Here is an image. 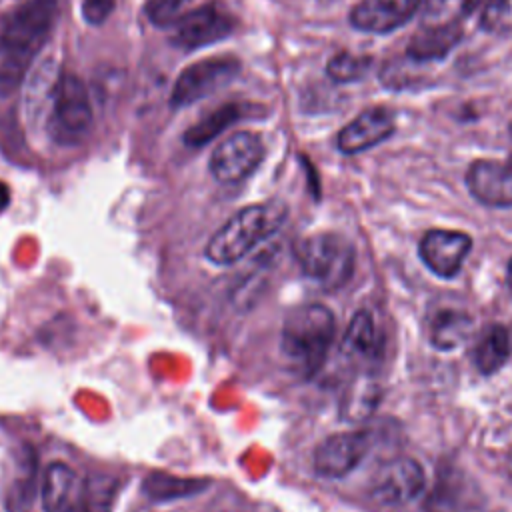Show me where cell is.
<instances>
[{
  "label": "cell",
  "instance_id": "7c38bea8",
  "mask_svg": "<svg viewBox=\"0 0 512 512\" xmlns=\"http://www.w3.org/2000/svg\"><path fill=\"white\" fill-rule=\"evenodd\" d=\"M472 248V238L460 230H428L418 246V254L424 266L440 276L452 278L462 270V262L466 260Z\"/></svg>",
  "mask_w": 512,
  "mask_h": 512
},
{
  "label": "cell",
  "instance_id": "9c48e42d",
  "mask_svg": "<svg viewBox=\"0 0 512 512\" xmlns=\"http://www.w3.org/2000/svg\"><path fill=\"white\" fill-rule=\"evenodd\" d=\"M234 30V20L216 4H206L184 12L172 24L170 42L182 50H196L228 38Z\"/></svg>",
  "mask_w": 512,
  "mask_h": 512
},
{
  "label": "cell",
  "instance_id": "cb8c5ba5",
  "mask_svg": "<svg viewBox=\"0 0 512 512\" xmlns=\"http://www.w3.org/2000/svg\"><path fill=\"white\" fill-rule=\"evenodd\" d=\"M486 0H426L422 26H446L460 24L476 8H482Z\"/></svg>",
  "mask_w": 512,
  "mask_h": 512
},
{
  "label": "cell",
  "instance_id": "44dd1931",
  "mask_svg": "<svg viewBox=\"0 0 512 512\" xmlns=\"http://www.w3.org/2000/svg\"><path fill=\"white\" fill-rule=\"evenodd\" d=\"M474 330V320L460 310H442L430 324V342L438 350H454L464 344Z\"/></svg>",
  "mask_w": 512,
  "mask_h": 512
},
{
  "label": "cell",
  "instance_id": "7a4b0ae2",
  "mask_svg": "<svg viewBox=\"0 0 512 512\" xmlns=\"http://www.w3.org/2000/svg\"><path fill=\"white\" fill-rule=\"evenodd\" d=\"M334 314L324 304L294 308L282 324L280 348L304 376H312L324 364L334 340Z\"/></svg>",
  "mask_w": 512,
  "mask_h": 512
},
{
  "label": "cell",
  "instance_id": "83f0119b",
  "mask_svg": "<svg viewBox=\"0 0 512 512\" xmlns=\"http://www.w3.org/2000/svg\"><path fill=\"white\" fill-rule=\"evenodd\" d=\"M116 0H82V16L88 24H102L114 10Z\"/></svg>",
  "mask_w": 512,
  "mask_h": 512
},
{
  "label": "cell",
  "instance_id": "6da1fadb",
  "mask_svg": "<svg viewBox=\"0 0 512 512\" xmlns=\"http://www.w3.org/2000/svg\"><path fill=\"white\" fill-rule=\"evenodd\" d=\"M288 208L280 200L250 204L228 218L208 240L206 258L218 266H230L242 260L250 250L280 230Z\"/></svg>",
  "mask_w": 512,
  "mask_h": 512
},
{
  "label": "cell",
  "instance_id": "e0dca14e",
  "mask_svg": "<svg viewBox=\"0 0 512 512\" xmlns=\"http://www.w3.org/2000/svg\"><path fill=\"white\" fill-rule=\"evenodd\" d=\"M62 80L60 64L54 56L44 58L40 64H34L30 74L26 76V90H24V112L30 122L46 120L58 84Z\"/></svg>",
  "mask_w": 512,
  "mask_h": 512
},
{
  "label": "cell",
  "instance_id": "4dcf8cb0",
  "mask_svg": "<svg viewBox=\"0 0 512 512\" xmlns=\"http://www.w3.org/2000/svg\"><path fill=\"white\" fill-rule=\"evenodd\" d=\"M510 132H512V124H510Z\"/></svg>",
  "mask_w": 512,
  "mask_h": 512
},
{
  "label": "cell",
  "instance_id": "4fadbf2b",
  "mask_svg": "<svg viewBox=\"0 0 512 512\" xmlns=\"http://www.w3.org/2000/svg\"><path fill=\"white\" fill-rule=\"evenodd\" d=\"M44 512H88V478L64 462H52L42 478Z\"/></svg>",
  "mask_w": 512,
  "mask_h": 512
},
{
  "label": "cell",
  "instance_id": "5b68a950",
  "mask_svg": "<svg viewBox=\"0 0 512 512\" xmlns=\"http://www.w3.org/2000/svg\"><path fill=\"white\" fill-rule=\"evenodd\" d=\"M56 0H26L0 14V56L24 46L44 48L56 16Z\"/></svg>",
  "mask_w": 512,
  "mask_h": 512
},
{
  "label": "cell",
  "instance_id": "9a60e30c",
  "mask_svg": "<svg viewBox=\"0 0 512 512\" xmlns=\"http://www.w3.org/2000/svg\"><path fill=\"white\" fill-rule=\"evenodd\" d=\"M394 132V114L388 108L374 106L348 122L338 134V148L344 154H358L386 140Z\"/></svg>",
  "mask_w": 512,
  "mask_h": 512
},
{
  "label": "cell",
  "instance_id": "52a82bcc",
  "mask_svg": "<svg viewBox=\"0 0 512 512\" xmlns=\"http://www.w3.org/2000/svg\"><path fill=\"white\" fill-rule=\"evenodd\" d=\"M424 512H486V494L470 472L446 462L436 472Z\"/></svg>",
  "mask_w": 512,
  "mask_h": 512
},
{
  "label": "cell",
  "instance_id": "277c9868",
  "mask_svg": "<svg viewBox=\"0 0 512 512\" xmlns=\"http://www.w3.org/2000/svg\"><path fill=\"white\" fill-rule=\"evenodd\" d=\"M92 122V104L84 82L74 74H62L44 120L46 134L56 144L76 146L90 134Z\"/></svg>",
  "mask_w": 512,
  "mask_h": 512
},
{
  "label": "cell",
  "instance_id": "2e32d148",
  "mask_svg": "<svg viewBox=\"0 0 512 512\" xmlns=\"http://www.w3.org/2000/svg\"><path fill=\"white\" fill-rule=\"evenodd\" d=\"M420 0H360L350 10V24L364 32L384 34L406 24Z\"/></svg>",
  "mask_w": 512,
  "mask_h": 512
},
{
  "label": "cell",
  "instance_id": "8992f818",
  "mask_svg": "<svg viewBox=\"0 0 512 512\" xmlns=\"http://www.w3.org/2000/svg\"><path fill=\"white\" fill-rule=\"evenodd\" d=\"M240 72V60L234 56H208L184 68L172 86V104L190 106L210 94L226 88Z\"/></svg>",
  "mask_w": 512,
  "mask_h": 512
},
{
  "label": "cell",
  "instance_id": "f546056e",
  "mask_svg": "<svg viewBox=\"0 0 512 512\" xmlns=\"http://www.w3.org/2000/svg\"><path fill=\"white\" fill-rule=\"evenodd\" d=\"M508 286H510V290H512V258H510V262H508Z\"/></svg>",
  "mask_w": 512,
  "mask_h": 512
},
{
  "label": "cell",
  "instance_id": "30bf717a",
  "mask_svg": "<svg viewBox=\"0 0 512 512\" xmlns=\"http://www.w3.org/2000/svg\"><path fill=\"white\" fill-rule=\"evenodd\" d=\"M426 484L422 466L406 456L394 458L378 468L372 482V496L386 506H400L414 500Z\"/></svg>",
  "mask_w": 512,
  "mask_h": 512
},
{
  "label": "cell",
  "instance_id": "5bb4252c",
  "mask_svg": "<svg viewBox=\"0 0 512 512\" xmlns=\"http://www.w3.org/2000/svg\"><path fill=\"white\" fill-rule=\"evenodd\" d=\"M470 194L492 208L512 206V162L476 160L466 172Z\"/></svg>",
  "mask_w": 512,
  "mask_h": 512
},
{
  "label": "cell",
  "instance_id": "7402d4cb",
  "mask_svg": "<svg viewBox=\"0 0 512 512\" xmlns=\"http://www.w3.org/2000/svg\"><path fill=\"white\" fill-rule=\"evenodd\" d=\"M378 342H380V338H378V328H376L374 316L368 310H358L344 332L342 350L348 356L372 358L380 346Z\"/></svg>",
  "mask_w": 512,
  "mask_h": 512
},
{
  "label": "cell",
  "instance_id": "d4e9b609",
  "mask_svg": "<svg viewBox=\"0 0 512 512\" xmlns=\"http://www.w3.org/2000/svg\"><path fill=\"white\" fill-rule=\"evenodd\" d=\"M480 26L496 36H512V0H486L480 8Z\"/></svg>",
  "mask_w": 512,
  "mask_h": 512
},
{
  "label": "cell",
  "instance_id": "d6986e66",
  "mask_svg": "<svg viewBox=\"0 0 512 512\" xmlns=\"http://www.w3.org/2000/svg\"><path fill=\"white\" fill-rule=\"evenodd\" d=\"M248 106L238 104V102H226L220 104L218 108L210 110L206 116H202L200 120H196L182 136L186 146L192 148H200L206 146L208 142H212L218 134H222L228 126L236 124L242 116H246Z\"/></svg>",
  "mask_w": 512,
  "mask_h": 512
},
{
  "label": "cell",
  "instance_id": "603a6c76",
  "mask_svg": "<svg viewBox=\"0 0 512 512\" xmlns=\"http://www.w3.org/2000/svg\"><path fill=\"white\" fill-rule=\"evenodd\" d=\"M378 398H380L378 386L370 376L356 378L354 382H350V386L344 392L342 408H340L342 418L350 422H360L368 418L374 412Z\"/></svg>",
  "mask_w": 512,
  "mask_h": 512
},
{
  "label": "cell",
  "instance_id": "4316f807",
  "mask_svg": "<svg viewBox=\"0 0 512 512\" xmlns=\"http://www.w3.org/2000/svg\"><path fill=\"white\" fill-rule=\"evenodd\" d=\"M190 0H148V18L158 24V26H166V24H174L182 14H184V6Z\"/></svg>",
  "mask_w": 512,
  "mask_h": 512
},
{
  "label": "cell",
  "instance_id": "f1b7e54d",
  "mask_svg": "<svg viewBox=\"0 0 512 512\" xmlns=\"http://www.w3.org/2000/svg\"><path fill=\"white\" fill-rule=\"evenodd\" d=\"M8 202H10V190L4 182H0V214L6 210Z\"/></svg>",
  "mask_w": 512,
  "mask_h": 512
},
{
  "label": "cell",
  "instance_id": "ba28073f",
  "mask_svg": "<svg viewBox=\"0 0 512 512\" xmlns=\"http://www.w3.org/2000/svg\"><path fill=\"white\" fill-rule=\"evenodd\" d=\"M264 158V142L256 132H234L222 140L210 160L208 170L220 184H236L248 178Z\"/></svg>",
  "mask_w": 512,
  "mask_h": 512
},
{
  "label": "cell",
  "instance_id": "484cf974",
  "mask_svg": "<svg viewBox=\"0 0 512 512\" xmlns=\"http://www.w3.org/2000/svg\"><path fill=\"white\" fill-rule=\"evenodd\" d=\"M370 68V58L356 56L350 52H338L328 60L326 72L334 82H356Z\"/></svg>",
  "mask_w": 512,
  "mask_h": 512
},
{
  "label": "cell",
  "instance_id": "ffe728a7",
  "mask_svg": "<svg viewBox=\"0 0 512 512\" xmlns=\"http://www.w3.org/2000/svg\"><path fill=\"white\" fill-rule=\"evenodd\" d=\"M510 350L512 344L508 330L502 324H492L480 334L478 342L474 344L472 362L480 374L490 376L506 364Z\"/></svg>",
  "mask_w": 512,
  "mask_h": 512
},
{
  "label": "cell",
  "instance_id": "ac0fdd59",
  "mask_svg": "<svg viewBox=\"0 0 512 512\" xmlns=\"http://www.w3.org/2000/svg\"><path fill=\"white\" fill-rule=\"evenodd\" d=\"M462 38L460 24H446V26H422L416 32L406 48V54L416 62L438 60L446 56Z\"/></svg>",
  "mask_w": 512,
  "mask_h": 512
},
{
  "label": "cell",
  "instance_id": "3957f363",
  "mask_svg": "<svg viewBox=\"0 0 512 512\" xmlns=\"http://www.w3.org/2000/svg\"><path fill=\"white\" fill-rule=\"evenodd\" d=\"M296 260L310 280L326 290H334L352 278L356 252L344 236L318 232L298 242Z\"/></svg>",
  "mask_w": 512,
  "mask_h": 512
},
{
  "label": "cell",
  "instance_id": "8fae6325",
  "mask_svg": "<svg viewBox=\"0 0 512 512\" xmlns=\"http://www.w3.org/2000/svg\"><path fill=\"white\" fill-rule=\"evenodd\" d=\"M368 434L360 430L336 432L324 438L314 450V470L324 478H342L352 472L368 450Z\"/></svg>",
  "mask_w": 512,
  "mask_h": 512
}]
</instances>
